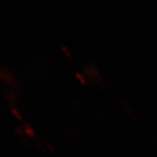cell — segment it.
<instances>
[{"label":"cell","instance_id":"6da1fadb","mask_svg":"<svg viewBox=\"0 0 157 157\" xmlns=\"http://www.w3.org/2000/svg\"><path fill=\"white\" fill-rule=\"evenodd\" d=\"M0 78H1L2 81H4L5 82H7L8 84H10L13 87H17L16 80L14 78V77L10 73V71L3 69V68H0Z\"/></svg>","mask_w":157,"mask_h":157},{"label":"cell","instance_id":"7a4b0ae2","mask_svg":"<svg viewBox=\"0 0 157 157\" xmlns=\"http://www.w3.org/2000/svg\"><path fill=\"white\" fill-rule=\"evenodd\" d=\"M24 131H25V132L28 134L29 137L35 136V131H34V129H33L29 124H28V123H25V125H24Z\"/></svg>","mask_w":157,"mask_h":157},{"label":"cell","instance_id":"3957f363","mask_svg":"<svg viewBox=\"0 0 157 157\" xmlns=\"http://www.w3.org/2000/svg\"><path fill=\"white\" fill-rule=\"evenodd\" d=\"M10 111H12V113L17 117V119L18 120H22L23 119V117H22V116H21V113L20 112L16 109V108H14V107H12V109H10Z\"/></svg>","mask_w":157,"mask_h":157},{"label":"cell","instance_id":"277c9868","mask_svg":"<svg viewBox=\"0 0 157 157\" xmlns=\"http://www.w3.org/2000/svg\"><path fill=\"white\" fill-rule=\"evenodd\" d=\"M15 131H16L18 133H20V136H24L25 131H24V129H22L21 127H16V128H15Z\"/></svg>","mask_w":157,"mask_h":157},{"label":"cell","instance_id":"5b68a950","mask_svg":"<svg viewBox=\"0 0 157 157\" xmlns=\"http://www.w3.org/2000/svg\"><path fill=\"white\" fill-rule=\"evenodd\" d=\"M62 48L63 49V51H65V53H66L67 55H68V56H70V54H69V51H68V50H67V49L65 48V47H63H63H62Z\"/></svg>","mask_w":157,"mask_h":157}]
</instances>
